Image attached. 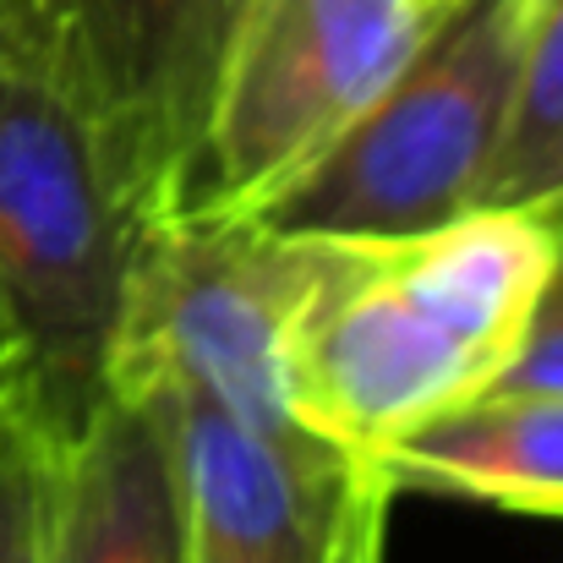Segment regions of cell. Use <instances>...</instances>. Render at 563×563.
<instances>
[{
  "label": "cell",
  "mask_w": 563,
  "mask_h": 563,
  "mask_svg": "<svg viewBox=\"0 0 563 563\" xmlns=\"http://www.w3.org/2000/svg\"><path fill=\"white\" fill-rule=\"evenodd\" d=\"M312 268V235L213 213L154 219L137 241L110 394H187L263 432H301L279 351Z\"/></svg>",
  "instance_id": "cell-5"
},
{
  "label": "cell",
  "mask_w": 563,
  "mask_h": 563,
  "mask_svg": "<svg viewBox=\"0 0 563 563\" xmlns=\"http://www.w3.org/2000/svg\"><path fill=\"white\" fill-rule=\"evenodd\" d=\"M0 388H5V373H0Z\"/></svg>",
  "instance_id": "cell-15"
},
{
  "label": "cell",
  "mask_w": 563,
  "mask_h": 563,
  "mask_svg": "<svg viewBox=\"0 0 563 563\" xmlns=\"http://www.w3.org/2000/svg\"><path fill=\"white\" fill-rule=\"evenodd\" d=\"M443 16L432 0H241L165 219L263 208L373 110Z\"/></svg>",
  "instance_id": "cell-4"
},
{
  "label": "cell",
  "mask_w": 563,
  "mask_h": 563,
  "mask_svg": "<svg viewBox=\"0 0 563 563\" xmlns=\"http://www.w3.org/2000/svg\"><path fill=\"white\" fill-rule=\"evenodd\" d=\"M241 0H0V27L88 110L148 219L181 197Z\"/></svg>",
  "instance_id": "cell-6"
},
{
  "label": "cell",
  "mask_w": 563,
  "mask_h": 563,
  "mask_svg": "<svg viewBox=\"0 0 563 563\" xmlns=\"http://www.w3.org/2000/svg\"><path fill=\"white\" fill-rule=\"evenodd\" d=\"M542 213L553 224V263H548L542 296L531 307L526 340L498 377V388H520V394H563V202H548Z\"/></svg>",
  "instance_id": "cell-12"
},
{
  "label": "cell",
  "mask_w": 563,
  "mask_h": 563,
  "mask_svg": "<svg viewBox=\"0 0 563 563\" xmlns=\"http://www.w3.org/2000/svg\"><path fill=\"white\" fill-rule=\"evenodd\" d=\"M388 493L471 498L487 509L563 520V394L493 388L377 454Z\"/></svg>",
  "instance_id": "cell-9"
},
{
  "label": "cell",
  "mask_w": 563,
  "mask_h": 563,
  "mask_svg": "<svg viewBox=\"0 0 563 563\" xmlns=\"http://www.w3.org/2000/svg\"><path fill=\"white\" fill-rule=\"evenodd\" d=\"M537 0H460L373 110L246 219L312 241H405L482 208L515 126Z\"/></svg>",
  "instance_id": "cell-3"
},
{
  "label": "cell",
  "mask_w": 563,
  "mask_h": 563,
  "mask_svg": "<svg viewBox=\"0 0 563 563\" xmlns=\"http://www.w3.org/2000/svg\"><path fill=\"white\" fill-rule=\"evenodd\" d=\"M55 449L22 421L11 388H0V563H38L49 515Z\"/></svg>",
  "instance_id": "cell-11"
},
{
  "label": "cell",
  "mask_w": 563,
  "mask_h": 563,
  "mask_svg": "<svg viewBox=\"0 0 563 563\" xmlns=\"http://www.w3.org/2000/svg\"><path fill=\"white\" fill-rule=\"evenodd\" d=\"M154 219L88 110L0 27V340L22 421L66 449L110 399Z\"/></svg>",
  "instance_id": "cell-2"
},
{
  "label": "cell",
  "mask_w": 563,
  "mask_h": 563,
  "mask_svg": "<svg viewBox=\"0 0 563 563\" xmlns=\"http://www.w3.org/2000/svg\"><path fill=\"white\" fill-rule=\"evenodd\" d=\"M148 399L176 438L187 563H383L394 493L367 460L187 394Z\"/></svg>",
  "instance_id": "cell-7"
},
{
  "label": "cell",
  "mask_w": 563,
  "mask_h": 563,
  "mask_svg": "<svg viewBox=\"0 0 563 563\" xmlns=\"http://www.w3.org/2000/svg\"><path fill=\"white\" fill-rule=\"evenodd\" d=\"M563 191V0H537L509 143L482 208H548Z\"/></svg>",
  "instance_id": "cell-10"
},
{
  "label": "cell",
  "mask_w": 563,
  "mask_h": 563,
  "mask_svg": "<svg viewBox=\"0 0 563 563\" xmlns=\"http://www.w3.org/2000/svg\"><path fill=\"white\" fill-rule=\"evenodd\" d=\"M0 373H5V340H0Z\"/></svg>",
  "instance_id": "cell-14"
},
{
  "label": "cell",
  "mask_w": 563,
  "mask_h": 563,
  "mask_svg": "<svg viewBox=\"0 0 563 563\" xmlns=\"http://www.w3.org/2000/svg\"><path fill=\"white\" fill-rule=\"evenodd\" d=\"M38 563H187L176 438L154 399L110 394L55 449Z\"/></svg>",
  "instance_id": "cell-8"
},
{
  "label": "cell",
  "mask_w": 563,
  "mask_h": 563,
  "mask_svg": "<svg viewBox=\"0 0 563 563\" xmlns=\"http://www.w3.org/2000/svg\"><path fill=\"white\" fill-rule=\"evenodd\" d=\"M432 5H438V11H454V5H460V0H432Z\"/></svg>",
  "instance_id": "cell-13"
},
{
  "label": "cell",
  "mask_w": 563,
  "mask_h": 563,
  "mask_svg": "<svg viewBox=\"0 0 563 563\" xmlns=\"http://www.w3.org/2000/svg\"><path fill=\"white\" fill-rule=\"evenodd\" d=\"M553 263L542 208H471L405 241H318L279 377L301 432L367 460L498 388Z\"/></svg>",
  "instance_id": "cell-1"
},
{
  "label": "cell",
  "mask_w": 563,
  "mask_h": 563,
  "mask_svg": "<svg viewBox=\"0 0 563 563\" xmlns=\"http://www.w3.org/2000/svg\"><path fill=\"white\" fill-rule=\"evenodd\" d=\"M553 202H563V191H559V197H553Z\"/></svg>",
  "instance_id": "cell-16"
}]
</instances>
